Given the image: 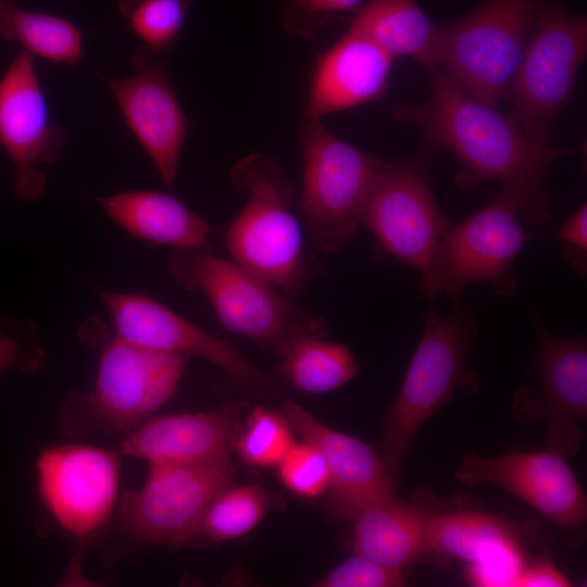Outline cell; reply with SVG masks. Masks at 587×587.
I'll return each instance as SVG.
<instances>
[{
  "label": "cell",
  "mask_w": 587,
  "mask_h": 587,
  "mask_svg": "<svg viewBox=\"0 0 587 587\" xmlns=\"http://www.w3.org/2000/svg\"><path fill=\"white\" fill-rule=\"evenodd\" d=\"M350 26L394 59L405 57L427 70L438 67L442 28L414 0H370Z\"/></svg>",
  "instance_id": "obj_24"
},
{
  "label": "cell",
  "mask_w": 587,
  "mask_h": 587,
  "mask_svg": "<svg viewBox=\"0 0 587 587\" xmlns=\"http://www.w3.org/2000/svg\"><path fill=\"white\" fill-rule=\"evenodd\" d=\"M536 238L540 236L529 234L522 224L519 208L499 193L465 221L450 224L421 272L419 292L454 299L465 287L483 283L498 296L514 295L513 262Z\"/></svg>",
  "instance_id": "obj_8"
},
{
  "label": "cell",
  "mask_w": 587,
  "mask_h": 587,
  "mask_svg": "<svg viewBox=\"0 0 587 587\" xmlns=\"http://www.w3.org/2000/svg\"><path fill=\"white\" fill-rule=\"evenodd\" d=\"M107 215L134 237L176 249L204 245L212 228L174 196L127 190L100 199Z\"/></svg>",
  "instance_id": "obj_22"
},
{
  "label": "cell",
  "mask_w": 587,
  "mask_h": 587,
  "mask_svg": "<svg viewBox=\"0 0 587 587\" xmlns=\"http://www.w3.org/2000/svg\"><path fill=\"white\" fill-rule=\"evenodd\" d=\"M292 428L282 412L255 407L239 428L234 450L250 466H277L295 445Z\"/></svg>",
  "instance_id": "obj_29"
},
{
  "label": "cell",
  "mask_w": 587,
  "mask_h": 587,
  "mask_svg": "<svg viewBox=\"0 0 587 587\" xmlns=\"http://www.w3.org/2000/svg\"><path fill=\"white\" fill-rule=\"evenodd\" d=\"M426 153L384 162L362 213V225L374 235L382 252L420 272L450 226L432 187Z\"/></svg>",
  "instance_id": "obj_11"
},
{
  "label": "cell",
  "mask_w": 587,
  "mask_h": 587,
  "mask_svg": "<svg viewBox=\"0 0 587 587\" xmlns=\"http://www.w3.org/2000/svg\"><path fill=\"white\" fill-rule=\"evenodd\" d=\"M280 376L307 394H326L349 383L358 363L344 345L323 336H304L288 345L278 355Z\"/></svg>",
  "instance_id": "obj_25"
},
{
  "label": "cell",
  "mask_w": 587,
  "mask_h": 587,
  "mask_svg": "<svg viewBox=\"0 0 587 587\" xmlns=\"http://www.w3.org/2000/svg\"><path fill=\"white\" fill-rule=\"evenodd\" d=\"M280 412L292 430L324 455L329 508L337 517L353 521L372 507L400 500L385 461L373 447L326 426L291 400L282 401Z\"/></svg>",
  "instance_id": "obj_17"
},
{
  "label": "cell",
  "mask_w": 587,
  "mask_h": 587,
  "mask_svg": "<svg viewBox=\"0 0 587 587\" xmlns=\"http://www.w3.org/2000/svg\"><path fill=\"white\" fill-rule=\"evenodd\" d=\"M195 1L116 0V7L142 47L163 55L178 38Z\"/></svg>",
  "instance_id": "obj_28"
},
{
  "label": "cell",
  "mask_w": 587,
  "mask_h": 587,
  "mask_svg": "<svg viewBox=\"0 0 587 587\" xmlns=\"http://www.w3.org/2000/svg\"><path fill=\"white\" fill-rule=\"evenodd\" d=\"M268 497L258 485L221 491L207 510L199 537L211 541L239 538L252 530L267 511Z\"/></svg>",
  "instance_id": "obj_27"
},
{
  "label": "cell",
  "mask_w": 587,
  "mask_h": 587,
  "mask_svg": "<svg viewBox=\"0 0 587 587\" xmlns=\"http://www.w3.org/2000/svg\"><path fill=\"white\" fill-rule=\"evenodd\" d=\"M538 347L530 371L540 386L537 412L554 424L586 420L587 346L582 337L564 339L552 335L537 315Z\"/></svg>",
  "instance_id": "obj_21"
},
{
  "label": "cell",
  "mask_w": 587,
  "mask_h": 587,
  "mask_svg": "<svg viewBox=\"0 0 587 587\" xmlns=\"http://www.w3.org/2000/svg\"><path fill=\"white\" fill-rule=\"evenodd\" d=\"M303 160L298 211L314 248L340 251L362 225L379 160L335 136L321 118L302 117Z\"/></svg>",
  "instance_id": "obj_6"
},
{
  "label": "cell",
  "mask_w": 587,
  "mask_h": 587,
  "mask_svg": "<svg viewBox=\"0 0 587 587\" xmlns=\"http://www.w3.org/2000/svg\"><path fill=\"white\" fill-rule=\"evenodd\" d=\"M162 57L141 46L132 57L133 75L103 79L162 182L172 187L189 123Z\"/></svg>",
  "instance_id": "obj_15"
},
{
  "label": "cell",
  "mask_w": 587,
  "mask_h": 587,
  "mask_svg": "<svg viewBox=\"0 0 587 587\" xmlns=\"http://www.w3.org/2000/svg\"><path fill=\"white\" fill-rule=\"evenodd\" d=\"M562 245V252L572 266L586 274L587 262V208L580 205L553 234Z\"/></svg>",
  "instance_id": "obj_34"
},
{
  "label": "cell",
  "mask_w": 587,
  "mask_h": 587,
  "mask_svg": "<svg viewBox=\"0 0 587 587\" xmlns=\"http://www.w3.org/2000/svg\"><path fill=\"white\" fill-rule=\"evenodd\" d=\"M232 408L150 417L127 434L117 452L151 464H197L232 455L239 430Z\"/></svg>",
  "instance_id": "obj_19"
},
{
  "label": "cell",
  "mask_w": 587,
  "mask_h": 587,
  "mask_svg": "<svg viewBox=\"0 0 587 587\" xmlns=\"http://www.w3.org/2000/svg\"><path fill=\"white\" fill-rule=\"evenodd\" d=\"M121 338L138 346L185 357H199L258 392H272V378L249 362L229 341L195 325L157 300L140 294L99 291Z\"/></svg>",
  "instance_id": "obj_14"
},
{
  "label": "cell",
  "mask_w": 587,
  "mask_h": 587,
  "mask_svg": "<svg viewBox=\"0 0 587 587\" xmlns=\"http://www.w3.org/2000/svg\"><path fill=\"white\" fill-rule=\"evenodd\" d=\"M64 143L63 128L50 121L34 57L22 49L0 78V145L14 165L17 198L34 201L43 193L41 166L54 163Z\"/></svg>",
  "instance_id": "obj_13"
},
{
  "label": "cell",
  "mask_w": 587,
  "mask_h": 587,
  "mask_svg": "<svg viewBox=\"0 0 587 587\" xmlns=\"http://www.w3.org/2000/svg\"><path fill=\"white\" fill-rule=\"evenodd\" d=\"M404 585L402 569L379 564L354 553L320 578L317 587H398Z\"/></svg>",
  "instance_id": "obj_32"
},
{
  "label": "cell",
  "mask_w": 587,
  "mask_h": 587,
  "mask_svg": "<svg viewBox=\"0 0 587 587\" xmlns=\"http://www.w3.org/2000/svg\"><path fill=\"white\" fill-rule=\"evenodd\" d=\"M285 27L301 35H312L330 18L345 12H357L364 0H282Z\"/></svg>",
  "instance_id": "obj_33"
},
{
  "label": "cell",
  "mask_w": 587,
  "mask_h": 587,
  "mask_svg": "<svg viewBox=\"0 0 587 587\" xmlns=\"http://www.w3.org/2000/svg\"><path fill=\"white\" fill-rule=\"evenodd\" d=\"M454 475L470 487L497 485L565 530H575L586 521L585 492L557 450L517 451L499 457L467 452Z\"/></svg>",
  "instance_id": "obj_16"
},
{
  "label": "cell",
  "mask_w": 587,
  "mask_h": 587,
  "mask_svg": "<svg viewBox=\"0 0 587 587\" xmlns=\"http://www.w3.org/2000/svg\"><path fill=\"white\" fill-rule=\"evenodd\" d=\"M430 93L416 105H397L392 116L415 125L434 148L450 151L461 170L455 184L471 190L497 180L501 195L513 202L534 228L551 222V197L546 175L558 159L575 153L529 138L508 113L472 97L439 68L428 70Z\"/></svg>",
  "instance_id": "obj_1"
},
{
  "label": "cell",
  "mask_w": 587,
  "mask_h": 587,
  "mask_svg": "<svg viewBox=\"0 0 587 587\" xmlns=\"http://www.w3.org/2000/svg\"><path fill=\"white\" fill-rule=\"evenodd\" d=\"M235 187L248 200L226 230L234 261L266 279L290 299L299 296L310 276L299 221L290 207L294 188L271 157L253 152L230 170Z\"/></svg>",
  "instance_id": "obj_5"
},
{
  "label": "cell",
  "mask_w": 587,
  "mask_h": 587,
  "mask_svg": "<svg viewBox=\"0 0 587 587\" xmlns=\"http://www.w3.org/2000/svg\"><path fill=\"white\" fill-rule=\"evenodd\" d=\"M121 457L84 444L54 445L39 452L38 495L61 529L84 540L108 523L120 497Z\"/></svg>",
  "instance_id": "obj_12"
},
{
  "label": "cell",
  "mask_w": 587,
  "mask_h": 587,
  "mask_svg": "<svg viewBox=\"0 0 587 587\" xmlns=\"http://www.w3.org/2000/svg\"><path fill=\"white\" fill-rule=\"evenodd\" d=\"M477 336L475 316L460 297L448 316L430 309L397 397L386 415L382 458L397 488L404 459L424 423L457 391L477 387L470 351Z\"/></svg>",
  "instance_id": "obj_3"
},
{
  "label": "cell",
  "mask_w": 587,
  "mask_h": 587,
  "mask_svg": "<svg viewBox=\"0 0 587 587\" xmlns=\"http://www.w3.org/2000/svg\"><path fill=\"white\" fill-rule=\"evenodd\" d=\"M392 62L390 54L349 26L317 57L303 117L322 120L326 114L379 99Z\"/></svg>",
  "instance_id": "obj_20"
},
{
  "label": "cell",
  "mask_w": 587,
  "mask_h": 587,
  "mask_svg": "<svg viewBox=\"0 0 587 587\" xmlns=\"http://www.w3.org/2000/svg\"><path fill=\"white\" fill-rule=\"evenodd\" d=\"M168 271L180 287L207 297L223 327L277 357L298 338L326 335L322 317L236 261L214 254L205 243L176 249Z\"/></svg>",
  "instance_id": "obj_4"
},
{
  "label": "cell",
  "mask_w": 587,
  "mask_h": 587,
  "mask_svg": "<svg viewBox=\"0 0 587 587\" xmlns=\"http://www.w3.org/2000/svg\"><path fill=\"white\" fill-rule=\"evenodd\" d=\"M0 36L53 63L74 65L83 57L84 34L76 25L59 15L20 8L14 0H0Z\"/></svg>",
  "instance_id": "obj_26"
},
{
  "label": "cell",
  "mask_w": 587,
  "mask_h": 587,
  "mask_svg": "<svg viewBox=\"0 0 587 587\" xmlns=\"http://www.w3.org/2000/svg\"><path fill=\"white\" fill-rule=\"evenodd\" d=\"M79 337L97 350L98 370L89 392L72 391L61 405L59 421L64 432L126 436L177 390L185 355L127 341L93 317L82 325Z\"/></svg>",
  "instance_id": "obj_2"
},
{
  "label": "cell",
  "mask_w": 587,
  "mask_h": 587,
  "mask_svg": "<svg viewBox=\"0 0 587 587\" xmlns=\"http://www.w3.org/2000/svg\"><path fill=\"white\" fill-rule=\"evenodd\" d=\"M428 546L429 553L465 561L475 586L516 587L526 564L513 525L478 511L434 513Z\"/></svg>",
  "instance_id": "obj_18"
},
{
  "label": "cell",
  "mask_w": 587,
  "mask_h": 587,
  "mask_svg": "<svg viewBox=\"0 0 587 587\" xmlns=\"http://www.w3.org/2000/svg\"><path fill=\"white\" fill-rule=\"evenodd\" d=\"M586 52V16L541 3L505 98L509 114L533 140L553 145L557 120L573 96Z\"/></svg>",
  "instance_id": "obj_9"
},
{
  "label": "cell",
  "mask_w": 587,
  "mask_h": 587,
  "mask_svg": "<svg viewBox=\"0 0 587 587\" xmlns=\"http://www.w3.org/2000/svg\"><path fill=\"white\" fill-rule=\"evenodd\" d=\"M540 4L539 0H485L442 28L437 68L472 97L497 107L507 98Z\"/></svg>",
  "instance_id": "obj_7"
},
{
  "label": "cell",
  "mask_w": 587,
  "mask_h": 587,
  "mask_svg": "<svg viewBox=\"0 0 587 587\" xmlns=\"http://www.w3.org/2000/svg\"><path fill=\"white\" fill-rule=\"evenodd\" d=\"M570 579L550 561L526 564L516 587H567Z\"/></svg>",
  "instance_id": "obj_35"
},
{
  "label": "cell",
  "mask_w": 587,
  "mask_h": 587,
  "mask_svg": "<svg viewBox=\"0 0 587 587\" xmlns=\"http://www.w3.org/2000/svg\"><path fill=\"white\" fill-rule=\"evenodd\" d=\"M434 513L403 500L361 512L354 520V553L385 566L403 569L429 554L428 529Z\"/></svg>",
  "instance_id": "obj_23"
},
{
  "label": "cell",
  "mask_w": 587,
  "mask_h": 587,
  "mask_svg": "<svg viewBox=\"0 0 587 587\" xmlns=\"http://www.w3.org/2000/svg\"><path fill=\"white\" fill-rule=\"evenodd\" d=\"M235 473L232 455L197 464H151L143 484L118 497L120 526L142 545H188L199 537L207 510Z\"/></svg>",
  "instance_id": "obj_10"
},
{
  "label": "cell",
  "mask_w": 587,
  "mask_h": 587,
  "mask_svg": "<svg viewBox=\"0 0 587 587\" xmlns=\"http://www.w3.org/2000/svg\"><path fill=\"white\" fill-rule=\"evenodd\" d=\"M276 467L282 484L296 496L312 499L327 490L329 473L325 458L305 440L295 444Z\"/></svg>",
  "instance_id": "obj_30"
},
{
  "label": "cell",
  "mask_w": 587,
  "mask_h": 587,
  "mask_svg": "<svg viewBox=\"0 0 587 587\" xmlns=\"http://www.w3.org/2000/svg\"><path fill=\"white\" fill-rule=\"evenodd\" d=\"M43 363L32 323L0 317V376L14 370L30 373Z\"/></svg>",
  "instance_id": "obj_31"
}]
</instances>
